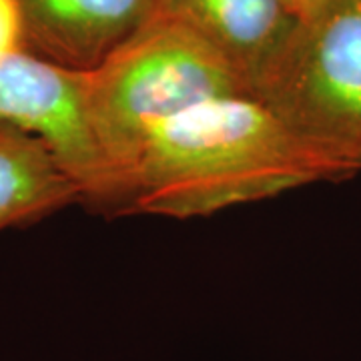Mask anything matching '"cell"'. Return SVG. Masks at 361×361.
Segmentation results:
<instances>
[{"mask_svg":"<svg viewBox=\"0 0 361 361\" xmlns=\"http://www.w3.org/2000/svg\"><path fill=\"white\" fill-rule=\"evenodd\" d=\"M349 175L253 94L217 97L147 133L121 215L207 217Z\"/></svg>","mask_w":361,"mask_h":361,"instance_id":"6da1fadb","label":"cell"},{"mask_svg":"<svg viewBox=\"0 0 361 361\" xmlns=\"http://www.w3.org/2000/svg\"><path fill=\"white\" fill-rule=\"evenodd\" d=\"M251 94L243 73L177 16L153 8L97 68L82 73L89 129L115 179L121 215L147 133L195 104Z\"/></svg>","mask_w":361,"mask_h":361,"instance_id":"7a4b0ae2","label":"cell"},{"mask_svg":"<svg viewBox=\"0 0 361 361\" xmlns=\"http://www.w3.org/2000/svg\"><path fill=\"white\" fill-rule=\"evenodd\" d=\"M253 97L351 175L361 171V0L299 20Z\"/></svg>","mask_w":361,"mask_h":361,"instance_id":"3957f363","label":"cell"},{"mask_svg":"<svg viewBox=\"0 0 361 361\" xmlns=\"http://www.w3.org/2000/svg\"><path fill=\"white\" fill-rule=\"evenodd\" d=\"M0 127L51 145L82 191L85 205L116 215L115 179L89 129L82 73L20 51L0 61Z\"/></svg>","mask_w":361,"mask_h":361,"instance_id":"277c9868","label":"cell"},{"mask_svg":"<svg viewBox=\"0 0 361 361\" xmlns=\"http://www.w3.org/2000/svg\"><path fill=\"white\" fill-rule=\"evenodd\" d=\"M25 51L89 73L151 16L155 0H18Z\"/></svg>","mask_w":361,"mask_h":361,"instance_id":"5b68a950","label":"cell"},{"mask_svg":"<svg viewBox=\"0 0 361 361\" xmlns=\"http://www.w3.org/2000/svg\"><path fill=\"white\" fill-rule=\"evenodd\" d=\"M215 44L251 85L297 26L283 0H155Z\"/></svg>","mask_w":361,"mask_h":361,"instance_id":"8992f818","label":"cell"},{"mask_svg":"<svg viewBox=\"0 0 361 361\" xmlns=\"http://www.w3.org/2000/svg\"><path fill=\"white\" fill-rule=\"evenodd\" d=\"M75 203L85 205L82 191L51 145L0 127V231L32 225Z\"/></svg>","mask_w":361,"mask_h":361,"instance_id":"52a82bcc","label":"cell"},{"mask_svg":"<svg viewBox=\"0 0 361 361\" xmlns=\"http://www.w3.org/2000/svg\"><path fill=\"white\" fill-rule=\"evenodd\" d=\"M20 51H25V32L18 0H0V61Z\"/></svg>","mask_w":361,"mask_h":361,"instance_id":"ba28073f","label":"cell"},{"mask_svg":"<svg viewBox=\"0 0 361 361\" xmlns=\"http://www.w3.org/2000/svg\"><path fill=\"white\" fill-rule=\"evenodd\" d=\"M283 2L297 20H310L323 13L325 8H329L336 0H283Z\"/></svg>","mask_w":361,"mask_h":361,"instance_id":"9c48e42d","label":"cell"}]
</instances>
